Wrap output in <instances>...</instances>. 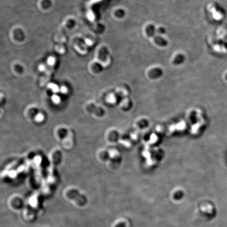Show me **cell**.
Masks as SVG:
<instances>
[{
	"label": "cell",
	"instance_id": "obj_1",
	"mask_svg": "<svg viewBox=\"0 0 227 227\" xmlns=\"http://www.w3.org/2000/svg\"><path fill=\"white\" fill-rule=\"evenodd\" d=\"M45 117L44 113L41 112H38L37 114L35 116L34 121L36 123H42L45 120Z\"/></svg>",
	"mask_w": 227,
	"mask_h": 227
},
{
	"label": "cell",
	"instance_id": "obj_2",
	"mask_svg": "<svg viewBox=\"0 0 227 227\" xmlns=\"http://www.w3.org/2000/svg\"><path fill=\"white\" fill-rule=\"evenodd\" d=\"M225 77H226V79H227V74H226V76H225Z\"/></svg>",
	"mask_w": 227,
	"mask_h": 227
}]
</instances>
